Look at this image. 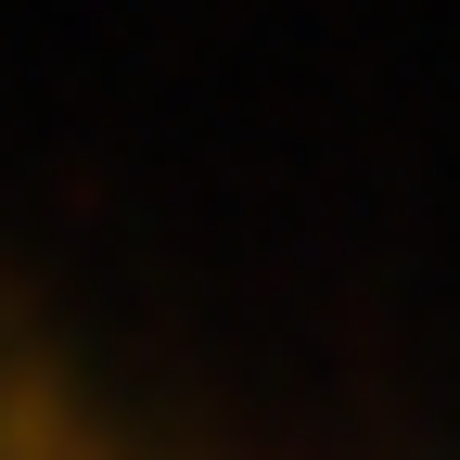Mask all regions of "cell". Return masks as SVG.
I'll use <instances>...</instances> for the list:
<instances>
[{
  "instance_id": "6da1fadb",
  "label": "cell",
  "mask_w": 460,
  "mask_h": 460,
  "mask_svg": "<svg viewBox=\"0 0 460 460\" xmlns=\"http://www.w3.org/2000/svg\"><path fill=\"white\" fill-rule=\"evenodd\" d=\"M0 460H90V447L51 422V396H26V384H13V396H0Z\"/></svg>"
}]
</instances>
